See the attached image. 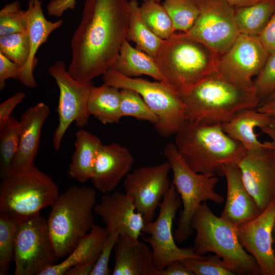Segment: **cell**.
<instances>
[{"mask_svg":"<svg viewBox=\"0 0 275 275\" xmlns=\"http://www.w3.org/2000/svg\"><path fill=\"white\" fill-rule=\"evenodd\" d=\"M129 14L128 0H85L71 41L72 77L91 81L112 67L126 40Z\"/></svg>","mask_w":275,"mask_h":275,"instance_id":"1","label":"cell"},{"mask_svg":"<svg viewBox=\"0 0 275 275\" xmlns=\"http://www.w3.org/2000/svg\"><path fill=\"white\" fill-rule=\"evenodd\" d=\"M185 121L221 125L240 111L260 104L254 85L239 83L218 66L206 77L181 96Z\"/></svg>","mask_w":275,"mask_h":275,"instance_id":"2","label":"cell"},{"mask_svg":"<svg viewBox=\"0 0 275 275\" xmlns=\"http://www.w3.org/2000/svg\"><path fill=\"white\" fill-rule=\"evenodd\" d=\"M178 151L195 172L223 176V169L239 162L246 153L242 145L230 137L221 125L185 122L175 134Z\"/></svg>","mask_w":275,"mask_h":275,"instance_id":"3","label":"cell"},{"mask_svg":"<svg viewBox=\"0 0 275 275\" xmlns=\"http://www.w3.org/2000/svg\"><path fill=\"white\" fill-rule=\"evenodd\" d=\"M220 56L186 33L164 40L155 60L164 81L182 96L217 67Z\"/></svg>","mask_w":275,"mask_h":275,"instance_id":"4","label":"cell"},{"mask_svg":"<svg viewBox=\"0 0 275 275\" xmlns=\"http://www.w3.org/2000/svg\"><path fill=\"white\" fill-rule=\"evenodd\" d=\"M95 188L76 185L59 194L52 204L47 226L59 259L65 258L94 225Z\"/></svg>","mask_w":275,"mask_h":275,"instance_id":"5","label":"cell"},{"mask_svg":"<svg viewBox=\"0 0 275 275\" xmlns=\"http://www.w3.org/2000/svg\"><path fill=\"white\" fill-rule=\"evenodd\" d=\"M190 226L196 232L193 249L196 254L218 255L235 274H260L256 259L239 241L237 227L215 215L206 202L194 215Z\"/></svg>","mask_w":275,"mask_h":275,"instance_id":"6","label":"cell"},{"mask_svg":"<svg viewBox=\"0 0 275 275\" xmlns=\"http://www.w3.org/2000/svg\"><path fill=\"white\" fill-rule=\"evenodd\" d=\"M1 179L0 214L18 223L39 214L59 195L54 181L35 164L26 170L12 171Z\"/></svg>","mask_w":275,"mask_h":275,"instance_id":"7","label":"cell"},{"mask_svg":"<svg viewBox=\"0 0 275 275\" xmlns=\"http://www.w3.org/2000/svg\"><path fill=\"white\" fill-rule=\"evenodd\" d=\"M163 154L171 166L172 183L180 196L183 206L174 234L175 241L181 243L193 233L190 223L200 206L207 201L220 205L225 198L215 190L219 181L217 175L195 172L180 155L174 143L166 145Z\"/></svg>","mask_w":275,"mask_h":275,"instance_id":"8","label":"cell"},{"mask_svg":"<svg viewBox=\"0 0 275 275\" xmlns=\"http://www.w3.org/2000/svg\"><path fill=\"white\" fill-rule=\"evenodd\" d=\"M102 76L104 84L119 89H131L141 95L158 118L154 126L160 136L176 134L185 123L181 96L164 81L127 77L111 68Z\"/></svg>","mask_w":275,"mask_h":275,"instance_id":"9","label":"cell"},{"mask_svg":"<svg viewBox=\"0 0 275 275\" xmlns=\"http://www.w3.org/2000/svg\"><path fill=\"white\" fill-rule=\"evenodd\" d=\"M181 205L180 196L171 183L159 206L157 217L145 223L143 232L148 236L144 240L151 249L153 262L158 272L173 261L207 257L196 254L193 248H181L175 243L172 227L177 211Z\"/></svg>","mask_w":275,"mask_h":275,"instance_id":"10","label":"cell"},{"mask_svg":"<svg viewBox=\"0 0 275 275\" xmlns=\"http://www.w3.org/2000/svg\"><path fill=\"white\" fill-rule=\"evenodd\" d=\"M59 259L40 214L20 222L14 245V275H39Z\"/></svg>","mask_w":275,"mask_h":275,"instance_id":"11","label":"cell"},{"mask_svg":"<svg viewBox=\"0 0 275 275\" xmlns=\"http://www.w3.org/2000/svg\"><path fill=\"white\" fill-rule=\"evenodd\" d=\"M48 73L55 80L60 92L57 109L59 124L53 136V148L59 150L71 123L74 122L80 128L88 124L90 116L88 98L94 86L92 81L81 82L72 77L62 61L55 62L48 68Z\"/></svg>","mask_w":275,"mask_h":275,"instance_id":"12","label":"cell"},{"mask_svg":"<svg viewBox=\"0 0 275 275\" xmlns=\"http://www.w3.org/2000/svg\"><path fill=\"white\" fill-rule=\"evenodd\" d=\"M200 13L186 34L204 43L221 56L239 34L234 17V8L224 0H193Z\"/></svg>","mask_w":275,"mask_h":275,"instance_id":"13","label":"cell"},{"mask_svg":"<svg viewBox=\"0 0 275 275\" xmlns=\"http://www.w3.org/2000/svg\"><path fill=\"white\" fill-rule=\"evenodd\" d=\"M170 171L167 160L136 169L124 179V193L131 199L145 223L155 219L156 210L171 184L168 176Z\"/></svg>","mask_w":275,"mask_h":275,"instance_id":"14","label":"cell"},{"mask_svg":"<svg viewBox=\"0 0 275 275\" xmlns=\"http://www.w3.org/2000/svg\"><path fill=\"white\" fill-rule=\"evenodd\" d=\"M243 183L260 212L275 199V152L272 142L246 151L238 163Z\"/></svg>","mask_w":275,"mask_h":275,"instance_id":"15","label":"cell"},{"mask_svg":"<svg viewBox=\"0 0 275 275\" xmlns=\"http://www.w3.org/2000/svg\"><path fill=\"white\" fill-rule=\"evenodd\" d=\"M269 54L258 36L239 34L220 56L218 66L234 80L253 86L252 78L261 71Z\"/></svg>","mask_w":275,"mask_h":275,"instance_id":"16","label":"cell"},{"mask_svg":"<svg viewBox=\"0 0 275 275\" xmlns=\"http://www.w3.org/2000/svg\"><path fill=\"white\" fill-rule=\"evenodd\" d=\"M274 222L275 199L255 218L237 227L240 243L256 259L261 275H275Z\"/></svg>","mask_w":275,"mask_h":275,"instance_id":"17","label":"cell"},{"mask_svg":"<svg viewBox=\"0 0 275 275\" xmlns=\"http://www.w3.org/2000/svg\"><path fill=\"white\" fill-rule=\"evenodd\" d=\"M94 212L104 222L108 233L126 235L138 240L143 233L145 223L143 216L125 193L105 194L96 204Z\"/></svg>","mask_w":275,"mask_h":275,"instance_id":"18","label":"cell"},{"mask_svg":"<svg viewBox=\"0 0 275 275\" xmlns=\"http://www.w3.org/2000/svg\"><path fill=\"white\" fill-rule=\"evenodd\" d=\"M133 163L134 158L126 147L116 143L102 144L91 178L95 188L103 194L111 193L129 173Z\"/></svg>","mask_w":275,"mask_h":275,"instance_id":"19","label":"cell"},{"mask_svg":"<svg viewBox=\"0 0 275 275\" xmlns=\"http://www.w3.org/2000/svg\"><path fill=\"white\" fill-rule=\"evenodd\" d=\"M49 114L48 106L40 102L26 109L21 115L19 121V142L12 163V171L26 170L34 164L42 129Z\"/></svg>","mask_w":275,"mask_h":275,"instance_id":"20","label":"cell"},{"mask_svg":"<svg viewBox=\"0 0 275 275\" xmlns=\"http://www.w3.org/2000/svg\"><path fill=\"white\" fill-rule=\"evenodd\" d=\"M26 32L28 34L30 51L25 64L20 68L18 79L25 86L34 88L37 82L33 72L37 64L36 54L40 46L44 43L50 34L63 24L62 20L52 22L47 20L42 8L41 0H30L25 10Z\"/></svg>","mask_w":275,"mask_h":275,"instance_id":"21","label":"cell"},{"mask_svg":"<svg viewBox=\"0 0 275 275\" xmlns=\"http://www.w3.org/2000/svg\"><path fill=\"white\" fill-rule=\"evenodd\" d=\"M223 171L227 189L221 217L237 227L253 219L260 212L243 183L238 164L226 165Z\"/></svg>","mask_w":275,"mask_h":275,"instance_id":"22","label":"cell"},{"mask_svg":"<svg viewBox=\"0 0 275 275\" xmlns=\"http://www.w3.org/2000/svg\"><path fill=\"white\" fill-rule=\"evenodd\" d=\"M113 275H158L151 248L128 235H120L114 248Z\"/></svg>","mask_w":275,"mask_h":275,"instance_id":"23","label":"cell"},{"mask_svg":"<svg viewBox=\"0 0 275 275\" xmlns=\"http://www.w3.org/2000/svg\"><path fill=\"white\" fill-rule=\"evenodd\" d=\"M271 118L256 108L242 110L231 120L221 124L223 130L232 139L240 143L246 151H251L266 146L269 142H261L255 132L268 124Z\"/></svg>","mask_w":275,"mask_h":275,"instance_id":"24","label":"cell"},{"mask_svg":"<svg viewBox=\"0 0 275 275\" xmlns=\"http://www.w3.org/2000/svg\"><path fill=\"white\" fill-rule=\"evenodd\" d=\"M107 232L105 228L94 224L90 232L77 243L65 259L40 272L39 275H63L71 267L97 258L102 250Z\"/></svg>","mask_w":275,"mask_h":275,"instance_id":"25","label":"cell"},{"mask_svg":"<svg viewBox=\"0 0 275 275\" xmlns=\"http://www.w3.org/2000/svg\"><path fill=\"white\" fill-rule=\"evenodd\" d=\"M75 150L68 173L80 183L91 179L95 159L102 145L100 139L91 132L80 129L75 133Z\"/></svg>","mask_w":275,"mask_h":275,"instance_id":"26","label":"cell"},{"mask_svg":"<svg viewBox=\"0 0 275 275\" xmlns=\"http://www.w3.org/2000/svg\"><path fill=\"white\" fill-rule=\"evenodd\" d=\"M111 69L129 77L145 75L157 81H163L155 59L136 47L126 40Z\"/></svg>","mask_w":275,"mask_h":275,"instance_id":"27","label":"cell"},{"mask_svg":"<svg viewBox=\"0 0 275 275\" xmlns=\"http://www.w3.org/2000/svg\"><path fill=\"white\" fill-rule=\"evenodd\" d=\"M120 102V89L104 83L92 89L88 108L90 116H93L102 123H117L122 118Z\"/></svg>","mask_w":275,"mask_h":275,"instance_id":"28","label":"cell"},{"mask_svg":"<svg viewBox=\"0 0 275 275\" xmlns=\"http://www.w3.org/2000/svg\"><path fill=\"white\" fill-rule=\"evenodd\" d=\"M130 14L126 40L135 44V47L154 59L164 40L155 35L142 19L137 0H129Z\"/></svg>","mask_w":275,"mask_h":275,"instance_id":"29","label":"cell"},{"mask_svg":"<svg viewBox=\"0 0 275 275\" xmlns=\"http://www.w3.org/2000/svg\"><path fill=\"white\" fill-rule=\"evenodd\" d=\"M275 11V0H262L251 6L234 8L239 34L258 36Z\"/></svg>","mask_w":275,"mask_h":275,"instance_id":"30","label":"cell"},{"mask_svg":"<svg viewBox=\"0 0 275 275\" xmlns=\"http://www.w3.org/2000/svg\"><path fill=\"white\" fill-rule=\"evenodd\" d=\"M20 134L19 121L12 116L0 126V175L2 178L12 171V163L17 153Z\"/></svg>","mask_w":275,"mask_h":275,"instance_id":"31","label":"cell"},{"mask_svg":"<svg viewBox=\"0 0 275 275\" xmlns=\"http://www.w3.org/2000/svg\"><path fill=\"white\" fill-rule=\"evenodd\" d=\"M143 20L149 28L163 40L170 38L175 32L171 17L159 2L145 1L140 6Z\"/></svg>","mask_w":275,"mask_h":275,"instance_id":"32","label":"cell"},{"mask_svg":"<svg viewBox=\"0 0 275 275\" xmlns=\"http://www.w3.org/2000/svg\"><path fill=\"white\" fill-rule=\"evenodd\" d=\"M162 5L171 17L175 31L183 33L190 30L200 13L193 0H164Z\"/></svg>","mask_w":275,"mask_h":275,"instance_id":"33","label":"cell"},{"mask_svg":"<svg viewBox=\"0 0 275 275\" xmlns=\"http://www.w3.org/2000/svg\"><path fill=\"white\" fill-rule=\"evenodd\" d=\"M120 92L122 117H132L139 120L149 122L154 126L157 123V117L139 93L128 89H120Z\"/></svg>","mask_w":275,"mask_h":275,"instance_id":"34","label":"cell"},{"mask_svg":"<svg viewBox=\"0 0 275 275\" xmlns=\"http://www.w3.org/2000/svg\"><path fill=\"white\" fill-rule=\"evenodd\" d=\"M30 51L26 31L0 36V52L21 68L26 63Z\"/></svg>","mask_w":275,"mask_h":275,"instance_id":"35","label":"cell"},{"mask_svg":"<svg viewBox=\"0 0 275 275\" xmlns=\"http://www.w3.org/2000/svg\"><path fill=\"white\" fill-rule=\"evenodd\" d=\"M19 223L0 214V274H8L14 260L15 238Z\"/></svg>","mask_w":275,"mask_h":275,"instance_id":"36","label":"cell"},{"mask_svg":"<svg viewBox=\"0 0 275 275\" xmlns=\"http://www.w3.org/2000/svg\"><path fill=\"white\" fill-rule=\"evenodd\" d=\"M26 30L25 10L21 9L20 2L15 1L4 6L0 11V36Z\"/></svg>","mask_w":275,"mask_h":275,"instance_id":"37","label":"cell"},{"mask_svg":"<svg viewBox=\"0 0 275 275\" xmlns=\"http://www.w3.org/2000/svg\"><path fill=\"white\" fill-rule=\"evenodd\" d=\"M194 275H234L218 255H209L203 259L188 258L180 261Z\"/></svg>","mask_w":275,"mask_h":275,"instance_id":"38","label":"cell"},{"mask_svg":"<svg viewBox=\"0 0 275 275\" xmlns=\"http://www.w3.org/2000/svg\"><path fill=\"white\" fill-rule=\"evenodd\" d=\"M253 84L260 103L275 91V52L269 54Z\"/></svg>","mask_w":275,"mask_h":275,"instance_id":"39","label":"cell"},{"mask_svg":"<svg viewBox=\"0 0 275 275\" xmlns=\"http://www.w3.org/2000/svg\"><path fill=\"white\" fill-rule=\"evenodd\" d=\"M119 236L116 233H107L102 250L90 275H109L112 273L109 262Z\"/></svg>","mask_w":275,"mask_h":275,"instance_id":"40","label":"cell"},{"mask_svg":"<svg viewBox=\"0 0 275 275\" xmlns=\"http://www.w3.org/2000/svg\"><path fill=\"white\" fill-rule=\"evenodd\" d=\"M21 67L0 52V89L5 87V81L9 78L18 79Z\"/></svg>","mask_w":275,"mask_h":275,"instance_id":"41","label":"cell"},{"mask_svg":"<svg viewBox=\"0 0 275 275\" xmlns=\"http://www.w3.org/2000/svg\"><path fill=\"white\" fill-rule=\"evenodd\" d=\"M258 37L269 54L275 52V11Z\"/></svg>","mask_w":275,"mask_h":275,"instance_id":"42","label":"cell"},{"mask_svg":"<svg viewBox=\"0 0 275 275\" xmlns=\"http://www.w3.org/2000/svg\"><path fill=\"white\" fill-rule=\"evenodd\" d=\"M25 97L24 93L18 92L0 104V126L10 117L13 110Z\"/></svg>","mask_w":275,"mask_h":275,"instance_id":"43","label":"cell"},{"mask_svg":"<svg viewBox=\"0 0 275 275\" xmlns=\"http://www.w3.org/2000/svg\"><path fill=\"white\" fill-rule=\"evenodd\" d=\"M158 275H194L180 261L171 262L158 272Z\"/></svg>","mask_w":275,"mask_h":275,"instance_id":"44","label":"cell"},{"mask_svg":"<svg viewBox=\"0 0 275 275\" xmlns=\"http://www.w3.org/2000/svg\"><path fill=\"white\" fill-rule=\"evenodd\" d=\"M98 258L78 264L69 268L66 275H90Z\"/></svg>","mask_w":275,"mask_h":275,"instance_id":"45","label":"cell"},{"mask_svg":"<svg viewBox=\"0 0 275 275\" xmlns=\"http://www.w3.org/2000/svg\"><path fill=\"white\" fill-rule=\"evenodd\" d=\"M256 109L268 115L275 120V93L271 94L264 101L260 103Z\"/></svg>","mask_w":275,"mask_h":275,"instance_id":"46","label":"cell"},{"mask_svg":"<svg viewBox=\"0 0 275 275\" xmlns=\"http://www.w3.org/2000/svg\"><path fill=\"white\" fill-rule=\"evenodd\" d=\"M260 129L271 139L275 152V120L271 118L270 122Z\"/></svg>","mask_w":275,"mask_h":275,"instance_id":"47","label":"cell"},{"mask_svg":"<svg viewBox=\"0 0 275 275\" xmlns=\"http://www.w3.org/2000/svg\"><path fill=\"white\" fill-rule=\"evenodd\" d=\"M234 8L248 7L262 0H224Z\"/></svg>","mask_w":275,"mask_h":275,"instance_id":"48","label":"cell"},{"mask_svg":"<svg viewBox=\"0 0 275 275\" xmlns=\"http://www.w3.org/2000/svg\"><path fill=\"white\" fill-rule=\"evenodd\" d=\"M272 239H273V254L275 258V222L273 226V232H272Z\"/></svg>","mask_w":275,"mask_h":275,"instance_id":"49","label":"cell"},{"mask_svg":"<svg viewBox=\"0 0 275 275\" xmlns=\"http://www.w3.org/2000/svg\"><path fill=\"white\" fill-rule=\"evenodd\" d=\"M143 1H147V0H143ZM154 1L159 2L161 0H154Z\"/></svg>","mask_w":275,"mask_h":275,"instance_id":"50","label":"cell"},{"mask_svg":"<svg viewBox=\"0 0 275 275\" xmlns=\"http://www.w3.org/2000/svg\"><path fill=\"white\" fill-rule=\"evenodd\" d=\"M274 93H275V91L272 93V94H274Z\"/></svg>","mask_w":275,"mask_h":275,"instance_id":"51","label":"cell"}]
</instances>
